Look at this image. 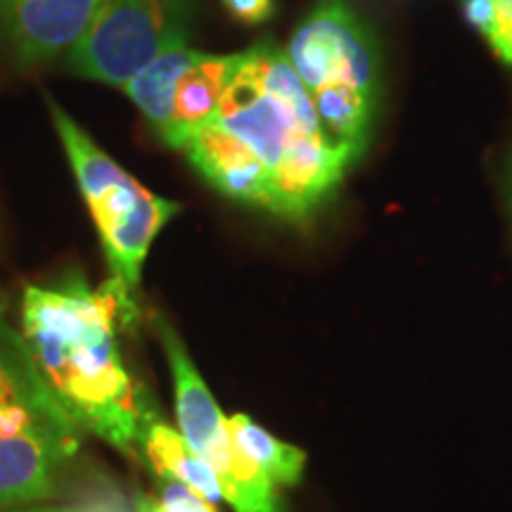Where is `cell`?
Segmentation results:
<instances>
[{
  "label": "cell",
  "instance_id": "cell-14",
  "mask_svg": "<svg viewBox=\"0 0 512 512\" xmlns=\"http://www.w3.org/2000/svg\"><path fill=\"white\" fill-rule=\"evenodd\" d=\"M228 430L238 446L254 460L278 486H294L302 482L306 453L302 448L287 444L273 437L271 432L249 418V415H233L228 418Z\"/></svg>",
  "mask_w": 512,
  "mask_h": 512
},
{
  "label": "cell",
  "instance_id": "cell-7",
  "mask_svg": "<svg viewBox=\"0 0 512 512\" xmlns=\"http://www.w3.org/2000/svg\"><path fill=\"white\" fill-rule=\"evenodd\" d=\"M287 57L309 93L349 86L380 100V50L347 0H320L294 29Z\"/></svg>",
  "mask_w": 512,
  "mask_h": 512
},
{
  "label": "cell",
  "instance_id": "cell-15",
  "mask_svg": "<svg viewBox=\"0 0 512 512\" xmlns=\"http://www.w3.org/2000/svg\"><path fill=\"white\" fill-rule=\"evenodd\" d=\"M159 494L155 496L159 512H216L214 503L174 477H157Z\"/></svg>",
  "mask_w": 512,
  "mask_h": 512
},
{
  "label": "cell",
  "instance_id": "cell-5",
  "mask_svg": "<svg viewBox=\"0 0 512 512\" xmlns=\"http://www.w3.org/2000/svg\"><path fill=\"white\" fill-rule=\"evenodd\" d=\"M157 332L174 373L178 432L219 479L223 501L233 512H283L278 484L233 439L228 418L190 361L181 337L164 318H157Z\"/></svg>",
  "mask_w": 512,
  "mask_h": 512
},
{
  "label": "cell",
  "instance_id": "cell-2",
  "mask_svg": "<svg viewBox=\"0 0 512 512\" xmlns=\"http://www.w3.org/2000/svg\"><path fill=\"white\" fill-rule=\"evenodd\" d=\"M81 451V427L38 375L22 335L0 323V508L55 496Z\"/></svg>",
  "mask_w": 512,
  "mask_h": 512
},
{
  "label": "cell",
  "instance_id": "cell-4",
  "mask_svg": "<svg viewBox=\"0 0 512 512\" xmlns=\"http://www.w3.org/2000/svg\"><path fill=\"white\" fill-rule=\"evenodd\" d=\"M211 124L249 147L271 178L299 138L323 133L309 88L294 72L285 50L271 41L240 53L238 72Z\"/></svg>",
  "mask_w": 512,
  "mask_h": 512
},
{
  "label": "cell",
  "instance_id": "cell-3",
  "mask_svg": "<svg viewBox=\"0 0 512 512\" xmlns=\"http://www.w3.org/2000/svg\"><path fill=\"white\" fill-rule=\"evenodd\" d=\"M48 107L83 200L98 226L112 280L136 302L140 273L152 242L181 211V204L143 188L57 102L48 98Z\"/></svg>",
  "mask_w": 512,
  "mask_h": 512
},
{
  "label": "cell",
  "instance_id": "cell-20",
  "mask_svg": "<svg viewBox=\"0 0 512 512\" xmlns=\"http://www.w3.org/2000/svg\"><path fill=\"white\" fill-rule=\"evenodd\" d=\"M5 320V311H3V304H0V323H3Z\"/></svg>",
  "mask_w": 512,
  "mask_h": 512
},
{
  "label": "cell",
  "instance_id": "cell-10",
  "mask_svg": "<svg viewBox=\"0 0 512 512\" xmlns=\"http://www.w3.org/2000/svg\"><path fill=\"white\" fill-rule=\"evenodd\" d=\"M240 53L207 55L200 53L181 76L174 98V117L164 133V143L181 150L185 140L216 119L223 93L238 72Z\"/></svg>",
  "mask_w": 512,
  "mask_h": 512
},
{
  "label": "cell",
  "instance_id": "cell-13",
  "mask_svg": "<svg viewBox=\"0 0 512 512\" xmlns=\"http://www.w3.org/2000/svg\"><path fill=\"white\" fill-rule=\"evenodd\" d=\"M143 456L157 477H174L192 491L209 498L211 503L223 501L219 479L209 470L207 463L197 456L183 439V434L157 418L150 420L143 437Z\"/></svg>",
  "mask_w": 512,
  "mask_h": 512
},
{
  "label": "cell",
  "instance_id": "cell-12",
  "mask_svg": "<svg viewBox=\"0 0 512 512\" xmlns=\"http://www.w3.org/2000/svg\"><path fill=\"white\" fill-rule=\"evenodd\" d=\"M323 136L354 157L366 150L377 98L349 86H323L311 93Z\"/></svg>",
  "mask_w": 512,
  "mask_h": 512
},
{
  "label": "cell",
  "instance_id": "cell-9",
  "mask_svg": "<svg viewBox=\"0 0 512 512\" xmlns=\"http://www.w3.org/2000/svg\"><path fill=\"white\" fill-rule=\"evenodd\" d=\"M181 150L211 188L230 200L268 211L271 171L238 138L209 124L192 133Z\"/></svg>",
  "mask_w": 512,
  "mask_h": 512
},
{
  "label": "cell",
  "instance_id": "cell-11",
  "mask_svg": "<svg viewBox=\"0 0 512 512\" xmlns=\"http://www.w3.org/2000/svg\"><path fill=\"white\" fill-rule=\"evenodd\" d=\"M202 50H195L188 41H176L164 48L155 60L133 76L121 91L131 98L133 105L143 112L159 138H164L166 128L174 117V98L181 76L188 72L190 64L200 57Z\"/></svg>",
  "mask_w": 512,
  "mask_h": 512
},
{
  "label": "cell",
  "instance_id": "cell-19",
  "mask_svg": "<svg viewBox=\"0 0 512 512\" xmlns=\"http://www.w3.org/2000/svg\"><path fill=\"white\" fill-rule=\"evenodd\" d=\"M136 512H159L157 508V501L155 498H147V496H140L138 503H136Z\"/></svg>",
  "mask_w": 512,
  "mask_h": 512
},
{
  "label": "cell",
  "instance_id": "cell-16",
  "mask_svg": "<svg viewBox=\"0 0 512 512\" xmlns=\"http://www.w3.org/2000/svg\"><path fill=\"white\" fill-rule=\"evenodd\" d=\"M19 512H136V508H131V503H128L121 494H117L114 489H107V491H95V494L83 496L76 503L46 505V508H27Z\"/></svg>",
  "mask_w": 512,
  "mask_h": 512
},
{
  "label": "cell",
  "instance_id": "cell-18",
  "mask_svg": "<svg viewBox=\"0 0 512 512\" xmlns=\"http://www.w3.org/2000/svg\"><path fill=\"white\" fill-rule=\"evenodd\" d=\"M221 3L242 24H264L275 12V0H221Z\"/></svg>",
  "mask_w": 512,
  "mask_h": 512
},
{
  "label": "cell",
  "instance_id": "cell-6",
  "mask_svg": "<svg viewBox=\"0 0 512 512\" xmlns=\"http://www.w3.org/2000/svg\"><path fill=\"white\" fill-rule=\"evenodd\" d=\"M192 0H100L93 24L69 53L83 79L124 88L176 41H188Z\"/></svg>",
  "mask_w": 512,
  "mask_h": 512
},
{
  "label": "cell",
  "instance_id": "cell-1",
  "mask_svg": "<svg viewBox=\"0 0 512 512\" xmlns=\"http://www.w3.org/2000/svg\"><path fill=\"white\" fill-rule=\"evenodd\" d=\"M138 323V304L105 280L98 290L72 271L53 285H29L22 297V335L31 361L81 430L143 456L155 415L128 373L119 330Z\"/></svg>",
  "mask_w": 512,
  "mask_h": 512
},
{
  "label": "cell",
  "instance_id": "cell-8",
  "mask_svg": "<svg viewBox=\"0 0 512 512\" xmlns=\"http://www.w3.org/2000/svg\"><path fill=\"white\" fill-rule=\"evenodd\" d=\"M100 0H0V41L19 64L72 53L93 24Z\"/></svg>",
  "mask_w": 512,
  "mask_h": 512
},
{
  "label": "cell",
  "instance_id": "cell-17",
  "mask_svg": "<svg viewBox=\"0 0 512 512\" xmlns=\"http://www.w3.org/2000/svg\"><path fill=\"white\" fill-rule=\"evenodd\" d=\"M498 22L496 31L491 36L489 48L494 50L498 60L512 67V0H496Z\"/></svg>",
  "mask_w": 512,
  "mask_h": 512
}]
</instances>
